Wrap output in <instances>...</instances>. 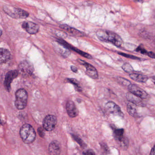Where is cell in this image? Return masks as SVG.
<instances>
[{
  "label": "cell",
  "mask_w": 155,
  "mask_h": 155,
  "mask_svg": "<svg viewBox=\"0 0 155 155\" xmlns=\"http://www.w3.org/2000/svg\"><path fill=\"white\" fill-rule=\"evenodd\" d=\"M71 68H72V71L74 72H76L77 71V69L75 66H72Z\"/></svg>",
  "instance_id": "cell-32"
},
{
  "label": "cell",
  "mask_w": 155,
  "mask_h": 155,
  "mask_svg": "<svg viewBox=\"0 0 155 155\" xmlns=\"http://www.w3.org/2000/svg\"><path fill=\"white\" fill-rule=\"evenodd\" d=\"M130 78L136 82L140 83H146L148 80V78L146 75L136 73H132L129 74Z\"/></svg>",
  "instance_id": "cell-16"
},
{
  "label": "cell",
  "mask_w": 155,
  "mask_h": 155,
  "mask_svg": "<svg viewBox=\"0 0 155 155\" xmlns=\"http://www.w3.org/2000/svg\"><path fill=\"white\" fill-rule=\"evenodd\" d=\"M72 136L73 139L75 140L76 142H77V143L79 144V145L81 146V147H83V148L86 147V144L84 142H83V141L81 138H79V137H78L77 136L73 134L72 135Z\"/></svg>",
  "instance_id": "cell-22"
},
{
  "label": "cell",
  "mask_w": 155,
  "mask_h": 155,
  "mask_svg": "<svg viewBox=\"0 0 155 155\" xmlns=\"http://www.w3.org/2000/svg\"><path fill=\"white\" fill-rule=\"evenodd\" d=\"M19 72L17 71H10L6 74L5 79L4 85L8 91L11 88V84L14 78L18 76Z\"/></svg>",
  "instance_id": "cell-11"
},
{
  "label": "cell",
  "mask_w": 155,
  "mask_h": 155,
  "mask_svg": "<svg viewBox=\"0 0 155 155\" xmlns=\"http://www.w3.org/2000/svg\"><path fill=\"white\" fill-rule=\"evenodd\" d=\"M127 111L128 114L132 117H136L138 116L137 105L133 103L130 102L127 104Z\"/></svg>",
  "instance_id": "cell-19"
},
{
  "label": "cell",
  "mask_w": 155,
  "mask_h": 155,
  "mask_svg": "<svg viewBox=\"0 0 155 155\" xmlns=\"http://www.w3.org/2000/svg\"><path fill=\"white\" fill-rule=\"evenodd\" d=\"M126 97L129 102L135 104L136 105L139 106H144V105L142 98L133 94L131 92L126 93Z\"/></svg>",
  "instance_id": "cell-15"
},
{
  "label": "cell",
  "mask_w": 155,
  "mask_h": 155,
  "mask_svg": "<svg viewBox=\"0 0 155 155\" xmlns=\"http://www.w3.org/2000/svg\"><path fill=\"white\" fill-rule=\"evenodd\" d=\"M18 71L23 76H30L33 72V66L28 61H23L18 65Z\"/></svg>",
  "instance_id": "cell-5"
},
{
  "label": "cell",
  "mask_w": 155,
  "mask_h": 155,
  "mask_svg": "<svg viewBox=\"0 0 155 155\" xmlns=\"http://www.w3.org/2000/svg\"><path fill=\"white\" fill-rule=\"evenodd\" d=\"M119 82H121L123 84H125V85L129 86L130 84V82L126 79H123V78H118Z\"/></svg>",
  "instance_id": "cell-27"
},
{
  "label": "cell",
  "mask_w": 155,
  "mask_h": 155,
  "mask_svg": "<svg viewBox=\"0 0 155 155\" xmlns=\"http://www.w3.org/2000/svg\"><path fill=\"white\" fill-rule=\"evenodd\" d=\"M136 1H137V2H143V0H136Z\"/></svg>",
  "instance_id": "cell-34"
},
{
  "label": "cell",
  "mask_w": 155,
  "mask_h": 155,
  "mask_svg": "<svg viewBox=\"0 0 155 155\" xmlns=\"http://www.w3.org/2000/svg\"><path fill=\"white\" fill-rule=\"evenodd\" d=\"M150 155H155V146L151 150Z\"/></svg>",
  "instance_id": "cell-31"
},
{
  "label": "cell",
  "mask_w": 155,
  "mask_h": 155,
  "mask_svg": "<svg viewBox=\"0 0 155 155\" xmlns=\"http://www.w3.org/2000/svg\"><path fill=\"white\" fill-rule=\"evenodd\" d=\"M61 150V144L58 141H52L49 145V152L50 155H60Z\"/></svg>",
  "instance_id": "cell-14"
},
{
  "label": "cell",
  "mask_w": 155,
  "mask_h": 155,
  "mask_svg": "<svg viewBox=\"0 0 155 155\" xmlns=\"http://www.w3.org/2000/svg\"><path fill=\"white\" fill-rule=\"evenodd\" d=\"M101 146L102 147V149L104 150L105 153H109V150L108 149V147L107 146L106 144L104 143H101Z\"/></svg>",
  "instance_id": "cell-28"
},
{
  "label": "cell",
  "mask_w": 155,
  "mask_h": 155,
  "mask_svg": "<svg viewBox=\"0 0 155 155\" xmlns=\"http://www.w3.org/2000/svg\"><path fill=\"white\" fill-rule=\"evenodd\" d=\"M147 55H148L149 57L152 58V59H155V53L153 52H148Z\"/></svg>",
  "instance_id": "cell-30"
},
{
  "label": "cell",
  "mask_w": 155,
  "mask_h": 155,
  "mask_svg": "<svg viewBox=\"0 0 155 155\" xmlns=\"http://www.w3.org/2000/svg\"><path fill=\"white\" fill-rule=\"evenodd\" d=\"M124 132L123 129H115L114 130V134L116 140L121 143L123 146L126 147L128 146L129 141L127 138L124 137Z\"/></svg>",
  "instance_id": "cell-9"
},
{
  "label": "cell",
  "mask_w": 155,
  "mask_h": 155,
  "mask_svg": "<svg viewBox=\"0 0 155 155\" xmlns=\"http://www.w3.org/2000/svg\"><path fill=\"white\" fill-rule=\"evenodd\" d=\"M11 54L6 49L1 48L0 50V62L1 64L5 63L10 60Z\"/></svg>",
  "instance_id": "cell-17"
},
{
  "label": "cell",
  "mask_w": 155,
  "mask_h": 155,
  "mask_svg": "<svg viewBox=\"0 0 155 155\" xmlns=\"http://www.w3.org/2000/svg\"><path fill=\"white\" fill-rule=\"evenodd\" d=\"M152 81L155 84V77H153L152 78Z\"/></svg>",
  "instance_id": "cell-33"
},
{
  "label": "cell",
  "mask_w": 155,
  "mask_h": 155,
  "mask_svg": "<svg viewBox=\"0 0 155 155\" xmlns=\"http://www.w3.org/2000/svg\"><path fill=\"white\" fill-rule=\"evenodd\" d=\"M57 124V119L55 116L49 115L46 116L43 121V127L45 130L52 131L55 128Z\"/></svg>",
  "instance_id": "cell-6"
},
{
  "label": "cell",
  "mask_w": 155,
  "mask_h": 155,
  "mask_svg": "<svg viewBox=\"0 0 155 155\" xmlns=\"http://www.w3.org/2000/svg\"><path fill=\"white\" fill-rule=\"evenodd\" d=\"M84 155H96L94 152L92 150H88L83 152Z\"/></svg>",
  "instance_id": "cell-29"
},
{
  "label": "cell",
  "mask_w": 155,
  "mask_h": 155,
  "mask_svg": "<svg viewBox=\"0 0 155 155\" xmlns=\"http://www.w3.org/2000/svg\"><path fill=\"white\" fill-rule=\"evenodd\" d=\"M122 68L125 72L129 74L133 72L134 70L133 67L130 64L128 63L124 64L122 66Z\"/></svg>",
  "instance_id": "cell-21"
},
{
  "label": "cell",
  "mask_w": 155,
  "mask_h": 155,
  "mask_svg": "<svg viewBox=\"0 0 155 155\" xmlns=\"http://www.w3.org/2000/svg\"><path fill=\"white\" fill-rule=\"evenodd\" d=\"M28 99V94L23 88L18 89L15 93V104L19 110L23 109L26 107Z\"/></svg>",
  "instance_id": "cell-4"
},
{
  "label": "cell",
  "mask_w": 155,
  "mask_h": 155,
  "mask_svg": "<svg viewBox=\"0 0 155 155\" xmlns=\"http://www.w3.org/2000/svg\"><path fill=\"white\" fill-rule=\"evenodd\" d=\"M45 129L44 128H42V127H39L38 128V130H37V132H38V134L42 138H44L45 137V132H44Z\"/></svg>",
  "instance_id": "cell-26"
},
{
  "label": "cell",
  "mask_w": 155,
  "mask_h": 155,
  "mask_svg": "<svg viewBox=\"0 0 155 155\" xmlns=\"http://www.w3.org/2000/svg\"><path fill=\"white\" fill-rule=\"evenodd\" d=\"M20 135L23 142L25 144H31L35 140L36 133L33 127L28 124L23 125L21 127Z\"/></svg>",
  "instance_id": "cell-2"
},
{
  "label": "cell",
  "mask_w": 155,
  "mask_h": 155,
  "mask_svg": "<svg viewBox=\"0 0 155 155\" xmlns=\"http://www.w3.org/2000/svg\"><path fill=\"white\" fill-rule=\"evenodd\" d=\"M106 108L111 114L123 117L124 114L119 106L113 101H109L106 104Z\"/></svg>",
  "instance_id": "cell-8"
},
{
  "label": "cell",
  "mask_w": 155,
  "mask_h": 155,
  "mask_svg": "<svg viewBox=\"0 0 155 155\" xmlns=\"http://www.w3.org/2000/svg\"><path fill=\"white\" fill-rule=\"evenodd\" d=\"M96 35L101 41L111 43L117 47H120L123 44V40L121 37L113 32L106 30H99L97 32Z\"/></svg>",
  "instance_id": "cell-1"
},
{
  "label": "cell",
  "mask_w": 155,
  "mask_h": 155,
  "mask_svg": "<svg viewBox=\"0 0 155 155\" xmlns=\"http://www.w3.org/2000/svg\"><path fill=\"white\" fill-rule=\"evenodd\" d=\"M128 88L130 92L142 99H145L148 97V95L146 92L136 85L130 84L128 86Z\"/></svg>",
  "instance_id": "cell-7"
},
{
  "label": "cell",
  "mask_w": 155,
  "mask_h": 155,
  "mask_svg": "<svg viewBox=\"0 0 155 155\" xmlns=\"http://www.w3.org/2000/svg\"><path fill=\"white\" fill-rule=\"evenodd\" d=\"M66 109L67 114L70 117H75L78 115V110L72 101H67L66 104Z\"/></svg>",
  "instance_id": "cell-13"
},
{
  "label": "cell",
  "mask_w": 155,
  "mask_h": 155,
  "mask_svg": "<svg viewBox=\"0 0 155 155\" xmlns=\"http://www.w3.org/2000/svg\"><path fill=\"white\" fill-rule=\"evenodd\" d=\"M61 47H56V48H58L57 51L61 54V55H62L63 56L66 57L69 55L70 54V51L67 49V47H66L63 45L61 43Z\"/></svg>",
  "instance_id": "cell-20"
},
{
  "label": "cell",
  "mask_w": 155,
  "mask_h": 155,
  "mask_svg": "<svg viewBox=\"0 0 155 155\" xmlns=\"http://www.w3.org/2000/svg\"><path fill=\"white\" fill-rule=\"evenodd\" d=\"M68 80H69V82H70V83H72L74 85L77 90L79 91L81 90V87L79 86V83L77 82V80L75 79H72H72H69Z\"/></svg>",
  "instance_id": "cell-24"
},
{
  "label": "cell",
  "mask_w": 155,
  "mask_h": 155,
  "mask_svg": "<svg viewBox=\"0 0 155 155\" xmlns=\"http://www.w3.org/2000/svg\"><path fill=\"white\" fill-rule=\"evenodd\" d=\"M118 54L120 55H122L123 57H126L127 58H130V59H133V60H140L141 59L138 58V57H136L134 55H131V54H127L124 53L119 52L118 53Z\"/></svg>",
  "instance_id": "cell-23"
},
{
  "label": "cell",
  "mask_w": 155,
  "mask_h": 155,
  "mask_svg": "<svg viewBox=\"0 0 155 155\" xmlns=\"http://www.w3.org/2000/svg\"><path fill=\"white\" fill-rule=\"evenodd\" d=\"M136 51L137 52H140V53L142 54H145V55H147V53L148 52L145 49H144V48H143V47L141 46H139V47H137Z\"/></svg>",
  "instance_id": "cell-25"
},
{
  "label": "cell",
  "mask_w": 155,
  "mask_h": 155,
  "mask_svg": "<svg viewBox=\"0 0 155 155\" xmlns=\"http://www.w3.org/2000/svg\"><path fill=\"white\" fill-rule=\"evenodd\" d=\"M3 11L7 15L13 18L25 19L29 16V14L26 11L9 5L4 6Z\"/></svg>",
  "instance_id": "cell-3"
},
{
  "label": "cell",
  "mask_w": 155,
  "mask_h": 155,
  "mask_svg": "<svg viewBox=\"0 0 155 155\" xmlns=\"http://www.w3.org/2000/svg\"><path fill=\"white\" fill-rule=\"evenodd\" d=\"M60 27L62 29L65 30L66 31L72 34L73 35H76V36H81L83 35V33L81 32L80 31L76 30L75 28H72L66 25H60Z\"/></svg>",
  "instance_id": "cell-18"
},
{
  "label": "cell",
  "mask_w": 155,
  "mask_h": 155,
  "mask_svg": "<svg viewBox=\"0 0 155 155\" xmlns=\"http://www.w3.org/2000/svg\"><path fill=\"white\" fill-rule=\"evenodd\" d=\"M80 62L85 66L86 68V74L88 76L93 78H98V73L94 67L91 64H89L88 63L86 62L81 60H80Z\"/></svg>",
  "instance_id": "cell-12"
},
{
  "label": "cell",
  "mask_w": 155,
  "mask_h": 155,
  "mask_svg": "<svg viewBox=\"0 0 155 155\" xmlns=\"http://www.w3.org/2000/svg\"><path fill=\"white\" fill-rule=\"evenodd\" d=\"M22 27L30 34H35L38 32L39 30V26L38 25L31 21H25L23 23Z\"/></svg>",
  "instance_id": "cell-10"
}]
</instances>
